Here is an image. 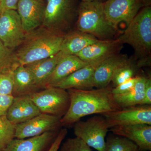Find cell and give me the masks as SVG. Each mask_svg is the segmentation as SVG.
Segmentation results:
<instances>
[{
    "label": "cell",
    "instance_id": "obj_33",
    "mask_svg": "<svg viewBox=\"0 0 151 151\" xmlns=\"http://www.w3.org/2000/svg\"><path fill=\"white\" fill-rule=\"evenodd\" d=\"M151 105V76L146 78L145 84V97L140 105Z\"/></svg>",
    "mask_w": 151,
    "mask_h": 151
},
{
    "label": "cell",
    "instance_id": "obj_4",
    "mask_svg": "<svg viewBox=\"0 0 151 151\" xmlns=\"http://www.w3.org/2000/svg\"><path fill=\"white\" fill-rule=\"evenodd\" d=\"M76 30L93 35L99 40L116 39L119 36L118 27L108 20L103 2L100 1L79 4Z\"/></svg>",
    "mask_w": 151,
    "mask_h": 151
},
{
    "label": "cell",
    "instance_id": "obj_31",
    "mask_svg": "<svg viewBox=\"0 0 151 151\" xmlns=\"http://www.w3.org/2000/svg\"><path fill=\"white\" fill-rule=\"evenodd\" d=\"M14 97L13 95L0 94V116L6 114L9 108L12 103Z\"/></svg>",
    "mask_w": 151,
    "mask_h": 151
},
{
    "label": "cell",
    "instance_id": "obj_27",
    "mask_svg": "<svg viewBox=\"0 0 151 151\" xmlns=\"http://www.w3.org/2000/svg\"><path fill=\"white\" fill-rule=\"evenodd\" d=\"M15 67L0 72V94L12 95L14 86L13 70Z\"/></svg>",
    "mask_w": 151,
    "mask_h": 151
},
{
    "label": "cell",
    "instance_id": "obj_10",
    "mask_svg": "<svg viewBox=\"0 0 151 151\" xmlns=\"http://www.w3.org/2000/svg\"><path fill=\"white\" fill-rule=\"evenodd\" d=\"M109 129L139 124L151 125V105L134 106L103 114Z\"/></svg>",
    "mask_w": 151,
    "mask_h": 151
},
{
    "label": "cell",
    "instance_id": "obj_36",
    "mask_svg": "<svg viewBox=\"0 0 151 151\" xmlns=\"http://www.w3.org/2000/svg\"><path fill=\"white\" fill-rule=\"evenodd\" d=\"M81 1H97L99 0H81Z\"/></svg>",
    "mask_w": 151,
    "mask_h": 151
},
{
    "label": "cell",
    "instance_id": "obj_15",
    "mask_svg": "<svg viewBox=\"0 0 151 151\" xmlns=\"http://www.w3.org/2000/svg\"><path fill=\"white\" fill-rule=\"evenodd\" d=\"M41 113L30 95H27L14 97L6 116L13 124L17 125L26 122Z\"/></svg>",
    "mask_w": 151,
    "mask_h": 151
},
{
    "label": "cell",
    "instance_id": "obj_5",
    "mask_svg": "<svg viewBox=\"0 0 151 151\" xmlns=\"http://www.w3.org/2000/svg\"><path fill=\"white\" fill-rule=\"evenodd\" d=\"M78 6L76 0H47L41 26L65 35L78 16Z\"/></svg>",
    "mask_w": 151,
    "mask_h": 151
},
{
    "label": "cell",
    "instance_id": "obj_19",
    "mask_svg": "<svg viewBox=\"0 0 151 151\" xmlns=\"http://www.w3.org/2000/svg\"><path fill=\"white\" fill-rule=\"evenodd\" d=\"M63 55L60 51L47 58L25 65L31 73L37 89L44 88L47 80Z\"/></svg>",
    "mask_w": 151,
    "mask_h": 151
},
{
    "label": "cell",
    "instance_id": "obj_14",
    "mask_svg": "<svg viewBox=\"0 0 151 151\" xmlns=\"http://www.w3.org/2000/svg\"><path fill=\"white\" fill-rule=\"evenodd\" d=\"M115 134L124 137L134 142L139 151H151V125L139 124L118 126L110 128Z\"/></svg>",
    "mask_w": 151,
    "mask_h": 151
},
{
    "label": "cell",
    "instance_id": "obj_39",
    "mask_svg": "<svg viewBox=\"0 0 151 151\" xmlns=\"http://www.w3.org/2000/svg\"></svg>",
    "mask_w": 151,
    "mask_h": 151
},
{
    "label": "cell",
    "instance_id": "obj_13",
    "mask_svg": "<svg viewBox=\"0 0 151 151\" xmlns=\"http://www.w3.org/2000/svg\"><path fill=\"white\" fill-rule=\"evenodd\" d=\"M45 6L43 0H19L17 11L27 34L41 26Z\"/></svg>",
    "mask_w": 151,
    "mask_h": 151
},
{
    "label": "cell",
    "instance_id": "obj_37",
    "mask_svg": "<svg viewBox=\"0 0 151 151\" xmlns=\"http://www.w3.org/2000/svg\"><path fill=\"white\" fill-rule=\"evenodd\" d=\"M99 1H100L102 2H103V1H104V0H99Z\"/></svg>",
    "mask_w": 151,
    "mask_h": 151
},
{
    "label": "cell",
    "instance_id": "obj_2",
    "mask_svg": "<svg viewBox=\"0 0 151 151\" xmlns=\"http://www.w3.org/2000/svg\"><path fill=\"white\" fill-rule=\"evenodd\" d=\"M64 35L41 26L27 34L14 52L16 61L19 65H26L57 54L60 51Z\"/></svg>",
    "mask_w": 151,
    "mask_h": 151
},
{
    "label": "cell",
    "instance_id": "obj_25",
    "mask_svg": "<svg viewBox=\"0 0 151 151\" xmlns=\"http://www.w3.org/2000/svg\"><path fill=\"white\" fill-rule=\"evenodd\" d=\"M16 126L6 115L0 116V151H4L15 138Z\"/></svg>",
    "mask_w": 151,
    "mask_h": 151
},
{
    "label": "cell",
    "instance_id": "obj_28",
    "mask_svg": "<svg viewBox=\"0 0 151 151\" xmlns=\"http://www.w3.org/2000/svg\"><path fill=\"white\" fill-rule=\"evenodd\" d=\"M17 65L13 50L6 47L0 41V72Z\"/></svg>",
    "mask_w": 151,
    "mask_h": 151
},
{
    "label": "cell",
    "instance_id": "obj_24",
    "mask_svg": "<svg viewBox=\"0 0 151 151\" xmlns=\"http://www.w3.org/2000/svg\"><path fill=\"white\" fill-rule=\"evenodd\" d=\"M138 68L137 62L129 58L127 62L118 68L113 73L111 81L113 87L135 77Z\"/></svg>",
    "mask_w": 151,
    "mask_h": 151
},
{
    "label": "cell",
    "instance_id": "obj_12",
    "mask_svg": "<svg viewBox=\"0 0 151 151\" xmlns=\"http://www.w3.org/2000/svg\"><path fill=\"white\" fill-rule=\"evenodd\" d=\"M123 45L117 38L100 40L75 55L88 64L97 67L103 60L119 54Z\"/></svg>",
    "mask_w": 151,
    "mask_h": 151
},
{
    "label": "cell",
    "instance_id": "obj_38",
    "mask_svg": "<svg viewBox=\"0 0 151 151\" xmlns=\"http://www.w3.org/2000/svg\"><path fill=\"white\" fill-rule=\"evenodd\" d=\"M1 8H0V15H1Z\"/></svg>",
    "mask_w": 151,
    "mask_h": 151
},
{
    "label": "cell",
    "instance_id": "obj_20",
    "mask_svg": "<svg viewBox=\"0 0 151 151\" xmlns=\"http://www.w3.org/2000/svg\"><path fill=\"white\" fill-rule=\"evenodd\" d=\"M76 55H63L47 80L44 88L53 86L78 69L88 65Z\"/></svg>",
    "mask_w": 151,
    "mask_h": 151
},
{
    "label": "cell",
    "instance_id": "obj_21",
    "mask_svg": "<svg viewBox=\"0 0 151 151\" xmlns=\"http://www.w3.org/2000/svg\"><path fill=\"white\" fill-rule=\"evenodd\" d=\"M99 40L93 35L75 30L64 35L60 51L64 55H75Z\"/></svg>",
    "mask_w": 151,
    "mask_h": 151
},
{
    "label": "cell",
    "instance_id": "obj_11",
    "mask_svg": "<svg viewBox=\"0 0 151 151\" xmlns=\"http://www.w3.org/2000/svg\"><path fill=\"white\" fill-rule=\"evenodd\" d=\"M60 119L58 116L41 113L26 122L17 124L15 138L26 139L45 132L56 131L61 125Z\"/></svg>",
    "mask_w": 151,
    "mask_h": 151
},
{
    "label": "cell",
    "instance_id": "obj_7",
    "mask_svg": "<svg viewBox=\"0 0 151 151\" xmlns=\"http://www.w3.org/2000/svg\"><path fill=\"white\" fill-rule=\"evenodd\" d=\"M109 128L104 117L95 116L86 121H78L74 124V134L90 147L103 151L105 137Z\"/></svg>",
    "mask_w": 151,
    "mask_h": 151
},
{
    "label": "cell",
    "instance_id": "obj_16",
    "mask_svg": "<svg viewBox=\"0 0 151 151\" xmlns=\"http://www.w3.org/2000/svg\"><path fill=\"white\" fill-rule=\"evenodd\" d=\"M96 67L88 64L71 73L53 86L60 89L89 90L94 86L93 76Z\"/></svg>",
    "mask_w": 151,
    "mask_h": 151
},
{
    "label": "cell",
    "instance_id": "obj_3",
    "mask_svg": "<svg viewBox=\"0 0 151 151\" xmlns=\"http://www.w3.org/2000/svg\"><path fill=\"white\" fill-rule=\"evenodd\" d=\"M122 44L131 45L138 59L139 68L151 65V7H144L123 33L117 38Z\"/></svg>",
    "mask_w": 151,
    "mask_h": 151
},
{
    "label": "cell",
    "instance_id": "obj_8",
    "mask_svg": "<svg viewBox=\"0 0 151 151\" xmlns=\"http://www.w3.org/2000/svg\"><path fill=\"white\" fill-rule=\"evenodd\" d=\"M27 34L17 10L3 11L0 15V41L13 50L21 45Z\"/></svg>",
    "mask_w": 151,
    "mask_h": 151
},
{
    "label": "cell",
    "instance_id": "obj_23",
    "mask_svg": "<svg viewBox=\"0 0 151 151\" xmlns=\"http://www.w3.org/2000/svg\"><path fill=\"white\" fill-rule=\"evenodd\" d=\"M147 77L139 76L134 87L127 93L113 95L116 103L122 108L140 105L145 97Z\"/></svg>",
    "mask_w": 151,
    "mask_h": 151
},
{
    "label": "cell",
    "instance_id": "obj_18",
    "mask_svg": "<svg viewBox=\"0 0 151 151\" xmlns=\"http://www.w3.org/2000/svg\"><path fill=\"white\" fill-rule=\"evenodd\" d=\"M58 132H45L39 136L26 139L15 138L4 151H43L52 143Z\"/></svg>",
    "mask_w": 151,
    "mask_h": 151
},
{
    "label": "cell",
    "instance_id": "obj_9",
    "mask_svg": "<svg viewBox=\"0 0 151 151\" xmlns=\"http://www.w3.org/2000/svg\"><path fill=\"white\" fill-rule=\"evenodd\" d=\"M103 4L107 19L117 27L122 22L127 26L145 7L144 0H106Z\"/></svg>",
    "mask_w": 151,
    "mask_h": 151
},
{
    "label": "cell",
    "instance_id": "obj_17",
    "mask_svg": "<svg viewBox=\"0 0 151 151\" xmlns=\"http://www.w3.org/2000/svg\"><path fill=\"white\" fill-rule=\"evenodd\" d=\"M129 59L127 55L119 53L103 60L94 70L93 76L94 87L98 89L109 86L115 70Z\"/></svg>",
    "mask_w": 151,
    "mask_h": 151
},
{
    "label": "cell",
    "instance_id": "obj_22",
    "mask_svg": "<svg viewBox=\"0 0 151 151\" xmlns=\"http://www.w3.org/2000/svg\"><path fill=\"white\" fill-rule=\"evenodd\" d=\"M14 97L30 95L37 92L32 75L26 66L17 65L13 70Z\"/></svg>",
    "mask_w": 151,
    "mask_h": 151
},
{
    "label": "cell",
    "instance_id": "obj_26",
    "mask_svg": "<svg viewBox=\"0 0 151 151\" xmlns=\"http://www.w3.org/2000/svg\"><path fill=\"white\" fill-rule=\"evenodd\" d=\"M103 151H139L136 144L124 137L107 138Z\"/></svg>",
    "mask_w": 151,
    "mask_h": 151
},
{
    "label": "cell",
    "instance_id": "obj_30",
    "mask_svg": "<svg viewBox=\"0 0 151 151\" xmlns=\"http://www.w3.org/2000/svg\"><path fill=\"white\" fill-rule=\"evenodd\" d=\"M139 76H136L127 80L120 85L113 87L112 93L113 95L127 93L131 91L134 87L135 84L139 79Z\"/></svg>",
    "mask_w": 151,
    "mask_h": 151
},
{
    "label": "cell",
    "instance_id": "obj_35",
    "mask_svg": "<svg viewBox=\"0 0 151 151\" xmlns=\"http://www.w3.org/2000/svg\"><path fill=\"white\" fill-rule=\"evenodd\" d=\"M145 7L151 6V0H144Z\"/></svg>",
    "mask_w": 151,
    "mask_h": 151
},
{
    "label": "cell",
    "instance_id": "obj_1",
    "mask_svg": "<svg viewBox=\"0 0 151 151\" xmlns=\"http://www.w3.org/2000/svg\"><path fill=\"white\" fill-rule=\"evenodd\" d=\"M111 87L89 90L70 89V103L66 113L60 119L61 126H69L85 116L121 110L115 101Z\"/></svg>",
    "mask_w": 151,
    "mask_h": 151
},
{
    "label": "cell",
    "instance_id": "obj_29",
    "mask_svg": "<svg viewBox=\"0 0 151 151\" xmlns=\"http://www.w3.org/2000/svg\"><path fill=\"white\" fill-rule=\"evenodd\" d=\"M58 151H92L89 146L79 138H69L60 145Z\"/></svg>",
    "mask_w": 151,
    "mask_h": 151
},
{
    "label": "cell",
    "instance_id": "obj_32",
    "mask_svg": "<svg viewBox=\"0 0 151 151\" xmlns=\"http://www.w3.org/2000/svg\"><path fill=\"white\" fill-rule=\"evenodd\" d=\"M67 129L65 128L60 130L47 151H58L63 141L67 135Z\"/></svg>",
    "mask_w": 151,
    "mask_h": 151
},
{
    "label": "cell",
    "instance_id": "obj_34",
    "mask_svg": "<svg viewBox=\"0 0 151 151\" xmlns=\"http://www.w3.org/2000/svg\"><path fill=\"white\" fill-rule=\"evenodd\" d=\"M19 0H0L1 12L8 10H17Z\"/></svg>",
    "mask_w": 151,
    "mask_h": 151
},
{
    "label": "cell",
    "instance_id": "obj_6",
    "mask_svg": "<svg viewBox=\"0 0 151 151\" xmlns=\"http://www.w3.org/2000/svg\"><path fill=\"white\" fill-rule=\"evenodd\" d=\"M31 98L41 113L58 116L61 119L69 108L70 95L67 90L51 86L34 92Z\"/></svg>",
    "mask_w": 151,
    "mask_h": 151
}]
</instances>
